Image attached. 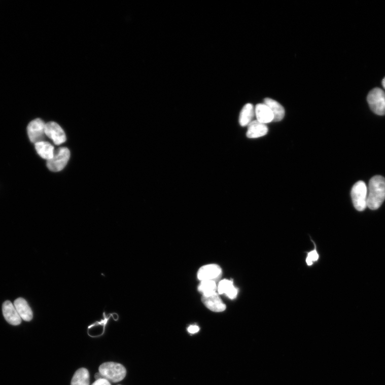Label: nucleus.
Returning a JSON list of instances; mask_svg holds the SVG:
<instances>
[{
  "mask_svg": "<svg viewBox=\"0 0 385 385\" xmlns=\"http://www.w3.org/2000/svg\"><path fill=\"white\" fill-rule=\"evenodd\" d=\"M92 385H111V384L107 379L102 378L96 380Z\"/></svg>",
  "mask_w": 385,
  "mask_h": 385,
  "instance_id": "nucleus-21",
  "label": "nucleus"
},
{
  "mask_svg": "<svg viewBox=\"0 0 385 385\" xmlns=\"http://www.w3.org/2000/svg\"><path fill=\"white\" fill-rule=\"evenodd\" d=\"M45 129L46 124L40 118H37L31 121L27 128L29 140L34 144L44 142L46 136Z\"/></svg>",
  "mask_w": 385,
  "mask_h": 385,
  "instance_id": "nucleus-6",
  "label": "nucleus"
},
{
  "mask_svg": "<svg viewBox=\"0 0 385 385\" xmlns=\"http://www.w3.org/2000/svg\"><path fill=\"white\" fill-rule=\"evenodd\" d=\"M367 100L374 113L380 116L385 114V93L380 88L373 89L368 95Z\"/></svg>",
  "mask_w": 385,
  "mask_h": 385,
  "instance_id": "nucleus-5",
  "label": "nucleus"
},
{
  "mask_svg": "<svg viewBox=\"0 0 385 385\" xmlns=\"http://www.w3.org/2000/svg\"><path fill=\"white\" fill-rule=\"evenodd\" d=\"M14 304L19 316L25 321L29 322L33 319V312L27 301L23 298L17 299Z\"/></svg>",
  "mask_w": 385,
  "mask_h": 385,
  "instance_id": "nucleus-13",
  "label": "nucleus"
},
{
  "mask_svg": "<svg viewBox=\"0 0 385 385\" xmlns=\"http://www.w3.org/2000/svg\"><path fill=\"white\" fill-rule=\"evenodd\" d=\"M255 114L257 121L264 124L271 123L274 120L270 109L264 103H260L256 106Z\"/></svg>",
  "mask_w": 385,
  "mask_h": 385,
  "instance_id": "nucleus-11",
  "label": "nucleus"
},
{
  "mask_svg": "<svg viewBox=\"0 0 385 385\" xmlns=\"http://www.w3.org/2000/svg\"><path fill=\"white\" fill-rule=\"evenodd\" d=\"M95 378L96 380H98V379H102V377L101 374L99 372H98L95 374Z\"/></svg>",
  "mask_w": 385,
  "mask_h": 385,
  "instance_id": "nucleus-23",
  "label": "nucleus"
},
{
  "mask_svg": "<svg viewBox=\"0 0 385 385\" xmlns=\"http://www.w3.org/2000/svg\"><path fill=\"white\" fill-rule=\"evenodd\" d=\"M382 84L383 87L385 89V77L384 78L383 80H382Z\"/></svg>",
  "mask_w": 385,
  "mask_h": 385,
  "instance_id": "nucleus-24",
  "label": "nucleus"
},
{
  "mask_svg": "<svg viewBox=\"0 0 385 385\" xmlns=\"http://www.w3.org/2000/svg\"><path fill=\"white\" fill-rule=\"evenodd\" d=\"M264 103L270 109L274 117V122H279L283 119L285 111L284 107L279 103L272 98H266Z\"/></svg>",
  "mask_w": 385,
  "mask_h": 385,
  "instance_id": "nucleus-14",
  "label": "nucleus"
},
{
  "mask_svg": "<svg viewBox=\"0 0 385 385\" xmlns=\"http://www.w3.org/2000/svg\"><path fill=\"white\" fill-rule=\"evenodd\" d=\"M71 385H90V373L85 368L78 369L74 374Z\"/></svg>",
  "mask_w": 385,
  "mask_h": 385,
  "instance_id": "nucleus-18",
  "label": "nucleus"
},
{
  "mask_svg": "<svg viewBox=\"0 0 385 385\" xmlns=\"http://www.w3.org/2000/svg\"><path fill=\"white\" fill-rule=\"evenodd\" d=\"M37 152L43 159L47 161L51 160L54 154V147L47 142H39L35 144Z\"/></svg>",
  "mask_w": 385,
  "mask_h": 385,
  "instance_id": "nucleus-16",
  "label": "nucleus"
},
{
  "mask_svg": "<svg viewBox=\"0 0 385 385\" xmlns=\"http://www.w3.org/2000/svg\"><path fill=\"white\" fill-rule=\"evenodd\" d=\"M3 312L5 319L8 323L17 326L22 322V319L19 315L14 304L10 301H5L3 305Z\"/></svg>",
  "mask_w": 385,
  "mask_h": 385,
  "instance_id": "nucleus-9",
  "label": "nucleus"
},
{
  "mask_svg": "<svg viewBox=\"0 0 385 385\" xmlns=\"http://www.w3.org/2000/svg\"><path fill=\"white\" fill-rule=\"evenodd\" d=\"M200 330V328L197 325H191L187 329V331L191 334H195L198 332Z\"/></svg>",
  "mask_w": 385,
  "mask_h": 385,
  "instance_id": "nucleus-22",
  "label": "nucleus"
},
{
  "mask_svg": "<svg viewBox=\"0 0 385 385\" xmlns=\"http://www.w3.org/2000/svg\"><path fill=\"white\" fill-rule=\"evenodd\" d=\"M255 114V108L251 103L245 104L239 116V124L242 127L248 126L252 122Z\"/></svg>",
  "mask_w": 385,
  "mask_h": 385,
  "instance_id": "nucleus-17",
  "label": "nucleus"
},
{
  "mask_svg": "<svg viewBox=\"0 0 385 385\" xmlns=\"http://www.w3.org/2000/svg\"><path fill=\"white\" fill-rule=\"evenodd\" d=\"M71 152L67 148L61 147L55 151L51 160L47 161L48 168L53 172L62 171L70 159Z\"/></svg>",
  "mask_w": 385,
  "mask_h": 385,
  "instance_id": "nucleus-4",
  "label": "nucleus"
},
{
  "mask_svg": "<svg viewBox=\"0 0 385 385\" xmlns=\"http://www.w3.org/2000/svg\"><path fill=\"white\" fill-rule=\"evenodd\" d=\"M217 286L214 281H201L199 285L198 290L203 293V296L208 297L216 293Z\"/></svg>",
  "mask_w": 385,
  "mask_h": 385,
  "instance_id": "nucleus-19",
  "label": "nucleus"
},
{
  "mask_svg": "<svg viewBox=\"0 0 385 385\" xmlns=\"http://www.w3.org/2000/svg\"><path fill=\"white\" fill-rule=\"evenodd\" d=\"M268 132V128L265 124L256 120L249 125L246 135L250 139H255L265 135Z\"/></svg>",
  "mask_w": 385,
  "mask_h": 385,
  "instance_id": "nucleus-12",
  "label": "nucleus"
},
{
  "mask_svg": "<svg viewBox=\"0 0 385 385\" xmlns=\"http://www.w3.org/2000/svg\"><path fill=\"white\" fill-rule=\"evenodd\" d=\"M202 301L207 308L214 312H223L226 308V305L217 293L208 297L202 296Z\"/></svg>",
  "mask_w": 385,
  "mask_h": 385,
  "instance_id": "nucleus-10",
  "label": "nucleus"
},
{
  "mask_svg": "<svg viewBox=\"0 0 385 385\" xmlns=\"http://www.w3.org/2000/svg\"><path fill=\"white\" fill-rule=\"evenodd\" d=\"M46 135L56 145H60L66 142V137L62 127L53 122L46 124Z\"/></svg>",
  "mask_w": 385,
  "mask_h": 385,
  "instance_id": "nucleus-7",
  "label": "nucleus"
},
{
  "mask_svg": "<svg viewBox=\"0 0 385 385\" xmlns=\"http://www.w3.org/2000/svg\"><path fill=\"white\" fill-rule=\"evenodd\" d=\"M385 200V179L376 176L370 181L368 189L367 206L371 210H377Z\"/></svg>",
  "mask_w": 385,
  "mask_h": 385,
  "instance_id": "nucleus-1",
  "label": "nucleus"
},
{
  "mask_svg": "<svg viewBox=\"0 0 385 385\" xmlns=\"http://www.w3.org/2000/svg\"><path fill=\"white\" fill-rule=\"evenodd\" d=\"M219 294H225L230 299H234L238 295V290L234 287L233 282L227 279L221 281L217 288Z\"/></svg>",
  "mask_w": 385,
  "mask_h": 385,
  "instance_id": "nucleus-15",
  "label": "nucleus"
},
{
  "mask_svg": "<svg viewBox=\"0 0 385 385\" xmlns=\"http://www.w3.org/2000/svg\"><path fill=\"white\" fill-rule=\"evenodd\" d=\"M319 255L317 251V247L315 246V249L308 253L307 258H306V263L308 266L312 265L314 262L318 261Z\"/></svg>",
  "mask_w": 385,
  "mask_h": 385,
  "instance_id": "nucleus-20",
  "label": "nucleus"
},
{
  "mask_svg": "<svg viewBox=\"0 0 385 385\" xmlns=\"http://www.w3.org/2000/svg\"><path fill=\"white\" fill-rule=\"evenodd\" d=\"M222 270L217 264H208L202 266L197 272V277L201 281H214L220 278Z\"/></svg>",
  "mask_w": 385,
  "mask_h": 385,
  "instance_id": "nucleus-8",
  "label": "nucleus"
},
{
  "mask_svg": "<svg viewBox=\"0 0 385 385\" xmlns=\"http://www.w3.org/2000/svg\"><path fill=\"white\" fill-rule=\"evenodd\" d=\"M102 378L113 382L123 380L126 375V370L123 365L115 362H106L98 369Z\"/></svg>",
  "mask_w": 385,
  "mask_h": 385,
  "instance_id": "nucleus-2",
  "label": "nucleus"
},
{
  "mask_svg": "<svg viewBox=\"0 0 385 385\" xmlns=\"http://www.w3.org/2000/svg\"><path fill=\"white\" fill-rule=\"evenodd\" d=\"M353 203L355 208L362 212L367 206L368 188L366 184L362 181L355 184L351 192Z\"/></svg>",
  "mask_w": 385,
  "mask_h": 385,
  "instance_id": "nucleus-3",
  "label": "nucleus"
}]
</instances>
